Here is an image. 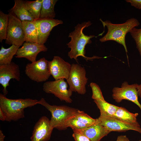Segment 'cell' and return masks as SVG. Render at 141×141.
<instances>
[{
  "mask_svg": "<svg viewBox=\"0 0 141 141\" xmlns=\"http://www.w3.org/2000/svg\"><path fill=\"white\" fill-rule=\"evenodd\" d=\"M92 24L90 21L78 24L75 27L74 30L70 33L68 36V37L70 38L71 39L67 44L68 47L70 49L68 53V56L70 59L75 60L77 63V57L79 56L83 57L87 61L101 58L97 56L88 57L85 56V46L87 44L91 43V39L95 36L93 35H86L84 33L83 31L85 28Z\"/></svg>",
  "mask_w": 141,
  "mask_h": 141,
  "instance_id": "1",
  "label": "cell"
},
{
  "mask_svg": "<svg viewBox=\"0 0 141 141\" xmlns=\"http://www.w3.org/2000/svg\"><path fill=\"white\" fill-rule=\"evenodd\" d=\"M99 20L102 23L104 29L106 26L108 29L106 34L100 38V41L104 42L113 40L121 44L124 46L128 58V50L125 42L126 36L132 28L139 25L140 23L138 20L135 18H132L127 20L124 23L114 24L109 20L103 21L101 19Z\"/></svg>",
  "mask_w": 141,
  "mask_h": 141,
  "instance_id": "2",
  "label": "cell"
},
{
  "mask_svg": "<svg viewBox=\"0 0 141 141\" xmlns=\"http://www.w3.org/2000/svg\"><path fill=\"white\" fill-rule=\"evenodd\" d=\"M38 101L29 98L11 99L0 94V109L3 112L5 121H17L25 117L24 109L38 104Z\"/></svg>",
  "mask_w": 141,
  "mask_h": 141,
  "instance_id": "3",
  "label": "cell"
},
{
  "mask_svg": "<svg viewBox=\"0 0 141 141\" xmlns=\"http://www.w3.org/2000/svg\"><path fill=\"white\" fill-rule=\"evenodd\" d=\"M38 104L45 107L50 112L51 125L54 128L59 130H65L67 128L65 126L66 121L74 115L78 110L66 105H51L43 98H42L38 101Z\"/></svg>",
  "mask_w": 141,
  "mask_h": 141,
  "instance_id": "4",
  "label": "cell"
},
{
  "mask_svg": "<svg viewBox=\"0 0 141 141\" xmlns=\"http://www.w3.org/2000/svg\"><path fill=\"white\" fill-rule=\"evenodd\" d=\"M88 80L84 67L78 64H71L69 75L66 80L70 90L80 94H85Z\"/></svg>",
  "mask_w": 141,
  "mask_h": 141,
  "instance_id": "5",
  "label": "cell"
},
{
  "mask_svg": "<svg viewBox=\"0 0 141 141\" xmlns=\"http://www.w3.org/2000/svg\"><path fill=\"white\" fill-rule=\"evenodd\" d=\"M8 12V25L5 43L20 46L25 42L22 22L10 10Z\"/></svg>",
  "mask_w": 141,
  "mask_h": 141,
  "instance_id": "6",
  "label": "cell"
},
{
  "mask_svg": "<svg viewBox=\"0 0 141 141\" xmlns=\"http://www.w3.org/2000/svg\"><path fill=\"white\" fill-rule=\"evenodd\" d=\"M25 71L26 74L30 79L38 83L46 81L51 75L48 61L44 57L28 63L25 67Z\"/></svg>",
  "mask_w": 141,
  "mask_h": 141,
  "instance_id": "7",
  "label": "cell"
},
{
  "mask_svg": "<svg viewBox=\"0 0 141 141\" xmlns=\"http://www.w3.org/2000/svg\"><path fill=\"white\" fill-rule=\"evenodd\" d=\"M68 85L64 79L47 81L43 84V90L46 93L54 95L61 101L70 103L73 101L71 98L73 92L68 89Z\"/></svg>",
  "mask_w": 141,
  "mask_h": 141,
  "instance_id": "8",
  "label": "cell"
},
{
  "mask_svg": "<svg viewBox=\"0 0 141 141\" xmlns=\"http://www.w3.org/2000/svg\"><path fill=\"white\" fill-rule=\"evenodd\" d=\"M138 85L136 83L129 85L125 81L121 87H114L112 90L113 98L117 103H120L123 100L130 101L136 104L141 110V105L138 100Z\"/></svg>",
  "mask_w": 141,
  "mask_h": 141,
  "instance_id": "9",
  "label": "cell"
},
{
  "mask_svg": "<svg viewBox=\"0 0 141 141\" xmlns=\"http://www.w3.org/2000/svg\"><path fill=\"white\" fill-rule=\"evenodd\" d=\"M20 78V70L18 64L12 62L9 64L0 65V84L3 87V94L5 95L7 94V87L9 85L11 79L19 81Z\"/></svg>",
  "mask_w": 141,
  "mask_h": 141,
  "instance_id": "10",
  "label": "cell"
},
{
  "mask_svg": "<svg viewBox=\"0 0 141 141\" xmlns=\"http://www.w3.org/2000/svg\"><path fill=\"white\" fill-rule=\"evenodd\" d=\"M71 64L58 56H54L52 60L48 61V66L51 75L55 80L68 78Z\"/></svg>",
  "mask_w": 141,
  "mask_h": 141,
  "instance_id": "11",
  "label": "cell"
},
{
  "mask_svg": "<svg viewBox=\"0 0 141 141\" xmlns=\"http://www.w3.org/2000/svg\"><path fill=\"white\" fill-rule=\"evenodd\" d=\"M54 128L51 125L50 120L45 116L41 117L34 127L31 141H48L50 140Z\"/></svg>",
  "mask_w": 141,
  "mask_h": 141,
  "instance_id": "12",
  "label": "cell"
},
{
  "mask_svg": "<svg viewBox=\"0 0 141 141\" xmlns=\"http://www.w3.org/2000/svg\"><path fill=\"white\" fill-rule=\"evenodd\" d=\"M100 124L107 128L110 132H125L133 130L141 134V128L127 124L113 117L99 116L97 118Z\"/></svg>",
  "mask_w": 141,
  "mask_h": 141,
  "instance_id": "13",
  "label": "cell"
},
{
  "mask_svg": "<svg viewBox=\"0 0 141 141\" xmlns=\"http://www.w3.org/2000/svg\"><path fill=\"white\" fill-rule=\"evenodd\" d=\"M38 32V43L44 44L47 41L50 32L55 27L62 24L61 20L39 18L36 20Z\"/></svg>",
  "mask_w": 141,
  "mask_h": 141,
  "instance_id": "14",
  "label": "cell"
},
{
  "mask_svg": "<svg viewBox=\"0 0 141 141\" xmlns=\"http://www.w3.org/2000/svg\"><path fill=\"white\" fill-rule=\"evenodd\" d=\"M47 48L44 44L29 42H24L19 48L16 54L17 58H24L31 62L36 61L38 54L41 52H46Z\"/></svg>",
  "mask_w": 141,
  "mask_h": 141,
  "instance_id": "15",
  "label": "cell"
},
{
  "mask_svg": "<svg viewBox=\"0 0 141 141\" xmlns=\"http://www.w3.org/2000/svg\"><path fill=\"white\" fill-rule=\"evenodd\" d=\"M85 135L91 141H100L104 137L111 132L107 128L102 125L97 119L92 125L81 130L75 131Z\"/></svg>",
  "mask_w": 141,
  "mask_h": 141,
  "instance_id": "16",
  "label": "cell"
},
{
  "mask_svg": "<svg viewBox=\"0 0 141 141\" xmlns=\"http://www.w3.org/2000/svg\"><path fill=\"white\" fill-rule=\"evenodd\" d=\"M138 113H133L124 108L119 107L112 117L127 124L140 127L137 120Z\"/></svg>",
  "mask_w": 141,
  "mask_h": 141,
  "instance_id": "17",
  "label": "cell"
},
{
  "mask_svg": "<svg viewBox=\"0 0 141 141\" xmlns=\"http://www.w3.org/2000/svg\"><path fill=\"white\" fill-rule=\"evenodd\" d=\"M25 41L37 43L38 32L36 20L22 21Z\"/></svg>",
  "mask_w": 141,
  "mask_h": 141,
  "instance_id": "18",
  "label": "cell"
},
{
  "mask_svg": "<svg viewBox=\"0 0 141 141\" xmlns=\"http://www.w3.org/2000/svg\"><path fill=\"white\" fill-rule=\"evenodd\" d=\"M14 2V5L10 10L22 22L34 20L25 7L24 1L15 0Z\"/></svg>",
  "mask_w": 141,
  "mask_h": 141,
  "instance_id": "19",
  "label": "cell"
},
{
  "mask_svg": "<svg viewBox=\"0 0 141 141\" xmlns=\"http://www.w3.org/2000/svg\"><path fill=\"white\" fill-rule=\"evenodd\" d=\"M93 101L100 110L101 116L112 117L119 107L108 103L104 99Z\"/></svg>",
  "mask_w": 141,
  "mask_h": 141,
  "instance_id": "20",
  "label": "cell"
},
{
  "mask_svg": "<svg viewBox=\"0 0 141 141\" xmlns=\"http://www.w3.org/2000/svg\"><path fill=\"white\" fill-rule=\"evenodd\" d=\"M57 1V0H43L39 18L54 19L56 15L54 6Z\"/></svg>",
  "mask_w": 141,
  "mask_h": 141,
  "instance_id": "21",
  "label": "cell"
},
{
  "mask_svg": "<svg viewBox=\"0 0 141 141\" xmlns=\"http://www.w3.org/2000/svg\"><path fill=\"white\" fill-rule=\"evenodd\" d=\"M20 47L12 45L9 48H5L2 46L0 50V65L11 63Z\"/></svg>",
  "mask_w": 141,
  "mask_h": 141,
  "instance_id": "22",
  "label": "cell"
},
{
  "mask_svg": "<svg viewBox=\"0 0 141 141\" xmlns=\"http://www.w3.org/2000/svg\"><path fill=\"white\" fill-rule=\"evenodd\" d=\"M43 0H37L33 1H24L25 6L34 20L38 19Z\"/></svg>",
  "mask_w": 141,
  "mask_h": 141,
  "instance_id": "23",
  "label": "cell"
},
{
  "mask_svg": "<svg viewBox=\"0 0 141 141\" xmlns=\"http://www.w3.org/2000/svg\"><path fill=\"white\" fill-rule=\"evenodd\" d=\"M8 14L4 13L0 11V42L2 43L7 38V30L8 25Z\"/></svg>",
  "mask_w": 141,
  "mask_h": 141,
  "instance_id": "24",
  "label": "cell"
},
{
  "mask_svg": "<svg viewBox=\"0 0 141 141\" xmlns=\"http://www.w3.org/2000/svg\"><path fill=\"white\" fill-rule=\"evenodd\" d=\"M74 116L79 121L87 126L92 125L97 121V119L93 118L84 111L78 109Z\"/></svg>",
  "mask_w": 141,
  "mask_h": 141,
  "instance_id": "25",
  "label": "cell"
},
{
  "mask_svg": "<svg viewBox=\"0 0 141 141\" xmlns=\"http://www.w3.org/2000/svg\"><path fill=\"white\" fill-rule=\"evenodd\" d=\"M74 115L69 118L66 121L65 126L67 128L70 127L73 131H77L88 127L78 120Z\"/></svg>",
  "mask_w": 141,
  "mask_h": 141,
  "instance_id": "26",
  "label": "cell"
},
{
  "mask_svg": "<svg viewBox=\"0 0 141 141\" xmlns=\"http://www.w3.org/2000/svg\"><path fill=\"white\" fill-rule=\"evenodd\" d=\"M129 33L135 42L137 48L141 57V28H137L134 27Z\"/></svg>",
  "mask_w": 141,
  "mask_h": 141,
  "instance_id": "27",
  "label": "cell"
},
{
  "mask_svg": "<svg viewBox=\"0 0 141 141\" xmlns=\"http://www.w3.org/2000/svg\"><path fill=\"white\" fill-rule=\"evenodd\" d=\"M90 86L92 91V98L93 100L104 99L101 89L97 84L91 82L90 83Z\"/></svg>",
  "mask_w": 141,
  "mask_h": 141,
  "instance_id": "28",
  "label": "cell"
},
{
  "mask_svg": "<svg viewBox=\"0 0 141 141\" xmlns=\"http://www.w3.org/2000/svg\"><path fill=\"white\" fill-rule=\"evenodd\" d=\"M72 136L75 141H91L84 134L75 131H73Z\"/></svg>",
  "mask_w": 141,
  "mask_h": 141,
  "instance_id": "29",
  "label": "cell"
},
{
  "mask_svg": "<svg viewBox=\"0 0 141 141\" xmlns=\"http://www.w3.org/2000/svg\"><path fill=\"white\" fill-rule=\"evenodd\" d=\"M126 1L136 8L141 9V0H126Z\"/></svg>",
  "mask_w": 141,
  "mask_h": 141,
  "instance_id": "30",
  "label": "cell"
},
{
  "mask_svg": "<svg viewBox=\"0 0 141 141\" xmlns=\"http://www.w3.org/2000/svg\"><path fill=\"white\" fill-rule=\"evenodd\" d=\"M116 141H130L126 135H120L117 137Z\"/></svg>",
  "mask_w": 141,
  "mask_h": 141,
  "instance_id": "31",
  "label": "cell"
},
{
  "mask_svg": "<svg viewBox=\"0 0 141 141\" xmlns=\"http://www.w3.org/2000/svg\"><path fill=\"white\" fill-rule=\"evenodd\" d=\"M0 120L2 121H5L4 115L1 109H0Z\"/></svg>",
  "mask_w": 141,
  "mask_h": 141,
  "instance_id": "32",
  "label": "cell"
},
{
  "mask_svg": "<svg viewBox=\"0 0 141 141\" xmlns=\"http://www.w3.org/2000/svg\"><path fill=\"white\" fill-rule=\"evenodd\" d=\"M137 89L138 96L141 98V84L140 85H138Z\"/></svg>",
  "mask_w": 141,
  "mask_h": 141,
  "instance_id": "33",
  "label": "cell"
},
{
  "mask_svg": "<svg viewBox=\"0 0 141 141\" xmlns=\"http://www.w3.org/2000/svg\"><path fill=\"white\" fill-rule=\"evenodd\" d=\"M5 137L3 133L0 130V141H4V138Z\"/></svg>",
  "mask_w": 141,
  "mask_h": 141,
  "instance_id": "34",
  "label": "cell"
},
{
  "mask_svg": "<svg viewBox=\"0 0 141 141\" xmlns=\"http://www.w3.org/2000/svg\"><path fill=\"white\" fill-rule=\"evenodd\" d=\"M138 141H141V139L139 140Z\"/></svg>",
  "mask_w": 141,
  "mask_h": 141,
  "instance_id": "35",
  "label": "cell"
}]
</instances>
